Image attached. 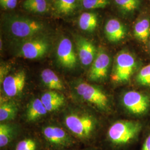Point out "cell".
Listing matches in <instances>:
<instances>
[{"instance_id": "6da1fadb", "label": "cell", "mask_w": 150, "mask_h": 150, "mask_svg": "<svg viewBox=\"0 0 150 150\" xmlns=\"http://www.w3.org/2000/svg\"><path fill=\"white\" fill-rule=\"evenodd\" d=\"M142 124L131 120L115 122L107 130L105 142L108 150H126L139 138Z\"/></svg>"}, {"instance_id": "7a4b0ae2", "label": "cell", "mask_w": 150, "mask_h": 150, "mask_svg": "<svg viewBox=\"0 0 150 150\" xmlns=\"http://www.w3.org/2000/svg\"><path fill=\"white\" fill-rule=\"evenodd\" d=\"M66 128L79 142L92 146L96 136L97 121L88 113L74 111L65 116Z\"/></svg>"}, {"instance_id": "3957f363", "label": "cell", "mask_w": 150, "mask_h": 150, "mask_svg": "<svg viewBox=\"0 0 150 150\" xmlns=\"http://www.w3.org/2000/svg\"><path fill=\"white\" fill-rule=\"evenodd\" d=\"M6 31L11 37L25 40L40 35L45 30L43 22L21 16H7L4 21Z\"/></svg>"}, {"instance_id": "277c9868", "label": "cell", "mask_w": 150, "mask_h": 150, "mask_svg": "<svg viewBox=\"0 0 150 150\" xmlns=\"http://www.w3.org/2000/svg\"><path fill=\"white\" fill-rule=\"evenodd\" d=\"M41 136L45 148L51 150H75L79 142L64 129L55 126L43 127Z\"/></svg>"}, {"instance_id": "5b68a950", "label": "cell", "mask_w": 150, "mask_h": 150, "mask_svg": "<svg viewBox=\"0 0 150 150\" xmlns=\"http://www.w3.org/2000/svg\"><path fill=\"white\" fill-rule=\"evenodd\" d=\"M137 63L134 56L127 51H121L115 59L111 80L117 83L127 82L134 74Z\"/></svg>"}, {"instance_id": "8992f818", "label": "cell", "mask_w": 150, "mask_h": 150, "mask_svg": "<svg viewBox=\"0 0 150 150\" xmlns=\"http://www.w3.org/2000/svg\"><path fill=\"white\" fill-rule=\"evenodd\" d=\"M50 47L51 43L47 38L38 35L22 40L19 46L18 54L27 59H38L47 54Z\"/></svg>"}, {"instance_id": "52a82bcc", "label": "cell", "mask_w": 150, "mask_h": 150, "mask_svg": "<svg viewBox=\"0 0 150 150\" xmlns=\"http://www.w3.org/2000/svg\"><path fill=\"white\" fill-rule=\"evenodd\" d=\"M76 90L83 101L101 110L106 111L108 109V97L101 88L85 82H81L77 85Z\"/></svg>"}, {"instance_id": "ba28073f", "label": "cell", "mask_w": 150, "mask_h": 150, "mask_svg": "<svg viewBox=\"0 0 150 150\" xmlns=\"http://www.w3.org/2000/svg\"><path fill=\"white\" fill-rule=\"evenodd\" d=\"M122 102L129 112L135 115H142L147 112L150 107V98L138 91H129L123 95Z\"/></svg>"}, {"instance_id": "9c48e42d", "label": "cell", "mask_w": 150, "mask_h": 150, "mask_svg": "<svg viewBox=\"0 0 150 150\" xmlns=\"http://www.w3.org/2000/svg\"><path fill=\"white\" fill-rule=\"evenodd\" d=\"M111 59L103 50L99 49L88 72V79L92 81H101L107 77Z\"/></svg>"}, {"instance_id": "30bf717a", "label": "cell", "mask_w": 150, "mask_h": 150, "mask_svg": "<svg viewBox=\"0 0 150 150\" xmlns=\"http://www.w3.org/2000/svg\"><path fill=\"white\" fill-rule=\"evenodd\" d=\"M56 55L58 62L64 69H72L76 67L77 57L73 44L69 38H63L59 41Z\"/></svg>"}, {"instance_id": "8fae6325", "label": "cell", "mask_w": 150, "mask_h": 150, "mask_svg": "<svg viewBox=\"0 0 150 150\" xmlns=\"http://www.w3.org/2000/svg\"><path fill=\"white\" fill-rule=\"evenodd\" d=\"M26 81V72L23 70L7 75L2 82L3 90L6 95L10 97L20 95L25 88Z\"/></svg>"}, {"instance_id": "7c38bea8", "label": "cell", "mask_w": 150, "mask_h": 150, "mask_svg": "<svg viewBox=\"0 0 150 150\" xmlns=\"http://www.w3.org/2000/svg\"><path fill=\"white\" fill-rule=\"evenodd\" d=\"M76 45L81 64L85 66L92 64L97 54L94 44L86 38L78 37Z\"/></svg>"}, {"instance_id": "4fadbf2b", "label": "cell", "mask_w": 150, "mask_h": 150, "mask_svg": "<svg viewBox=\"0 0 150 150\" xmlns=\"http://www.w3.org/2000/svg\"><path fill=\"white\" fill-rule=\"evenodd\" d=\"M105 32L107 40L110 42H118L126 35V28L117 19L109 20L105 26Z\"/></svg>"}, {"instance_id": "5bb4252c", "label": "cell", "mask_w": 150, "mask_h": 150, "mask_svg": "<svg viewBox=\"0 0 150 150\" xmlns=\"http://www.w3.org/2000/svg\"><path fill=\"white\" fill-rule=\"evenodd\" d=\"M40 99L48 112L58 110L65 102L64 97L54 90L46 92L41 96Z\"/></svg>"}, {"instance_id": "9a60e30c", "label": "cell", "mask_w": 150, "mask_h": 150, "mask_svg": "<svg viewBox=\"0 0 150 150\" xmlns=\"http://www.w3.org/2000/svg\"><path fill=\"white\" fill-rule=\"evenodd\" d=\"M18 137V132L13 126L6 123L0 125L1 149L8 148Z\"/></svg>"}, {"instance_id": "2e32d148", "label": "cell", "mask_w": 150, "mask_h": 150, "mask_svg": "<svg viewBox=\"0 0 150 150\" xmlns=\"http://www.w3.org/2000/svg\"><path fill=\"white\" fill-rule=\"evenodd\" d=\"M42 143L35 137L26 136L20 139L18 137L9 147L12 148L11 150H41Z\"/></svg>"}, {"instance_id": "e0dca14e", "label": "cell", "mask_w": 150, "mask_h": 150, "mask_svg": "<svg viewBox=\"0 0 150 150\" xmlns=\"http://www.w3.org/2000/svg\"><path fill=\"white\" fill-rule=\"evenodd\" d=\"M40 98H35L30 102L27 107L26 117L27 121L33 122L42 117L47 113Z\"/></svg>"}, {"instance_id": "ac0fdd59", "label": "cell", "mask_w": 150, "mask_h": 150, "mask_svg": "<svg viewBox=\"0 0 150 150\" xmlns=\"http://www.w3.org/2000/svg\"><path fill=\"white\" fill-rule=\"evenodd\" d=\"M41 80L45 86L54 91H62L64 90V84L61 80L52 70L46 69L41 73Z\"/></svg>"}, {"instance_id": "d6986e66", "label": "cell", "mask_w": 150, "mask_h": 150, "mask_svg": "<svg viewBox=\"0 0 150 150\" xmlns=\"http://www.w3.org/2000/svg\"><path fill=\"white\" fill-rule=\"evenodd\" d=\"M97 24V16L93 12H84L79 17V27L84 31L93 32L96 28Z\"/></svg>"}, {"instance_id": "ffe728a7", "label": "cell", "mask_w": 150, "mask_h": 150, "mask_svg": "<svg viewBox=\"0 0 150 150\" xmlns=\"http://www.w3.org/2000/svg\"><path fill=\"white\" fill-rule=\"evenodd\" d=\"M78 0H54V8L60 15H69L74 13L77 7Z\"/></svg>"}, {"instance_id": "44dd1931", "label": "cell", "mask_w": 150, "mask_h": 150, "mask_svg": "<svg viewBox=\"0 0 150 150\" xmlns=\"http://www.w3.org/2000/svg\"><path fill=\"white\" fill-rule=\"evenodd\" d=\"M18 112V107L12 101H1L0 121H9L15 118Z\"/></svg>"}, {"instance_id": "7402d4cb", "label": "cell", "mask_w": 150, "mask_h": 150, "mask_svg": "<svg viewBox=\"0 0 150 150\" xmlns=\"http://www.w3.org/2000/svg\"><path fill=\"white\" fill-rule=\"evenodd\" d=\"M135 38L142 42H146L150 35V21L149 19L143 18L137 22L134 25Z\"/></svg>"}, {"instance_id": "603a6c76", "label": "cell", "mask_w": 150, "mask_h": 150, "mask_svg": "<svg viewBox=\"0 0 150 150\" xmlns=\"http://www.w3.org/2000/svg\"><path fill=\"white\" fill-rule=\"evenodd\" d=\"M25 10L37 13H45L48 11L46 0H25L23 3Z\"/></svg>"}, {"instance_id": "cb8c5ba5", "label": "cell", "mask_w": 150, "mask_h": 150, "mask_svg": "<svg viewBox=\"0 0 150 150\" xmlns=\"http://www.w3.org/2000/svg\"><path fill=\"white\" fill-rule=\"evenodd\" d=\"M115 2L122 11L126 12L135 11L140 5V0H115Z\"/></svg>"}, {"instance_id": "d4e9b609", "label": "cell", "mask_w": 150, "mask_h": 150, "mask_svg": "<svg viewBox=\"0 0 150 150\" xmlns=\"http://www.w3.org/2000/svg\"><path fill=\"white\" fill-rule=\"evenodd\" d=\"M136 81L141 86L150 87V64L145 66L139 71Z\"/></svg>"}, {"instance_id": "484cf974", "label": "cell", "mask_w": 150, "mask_h": 150, "mask_svg": "<svg viewBox=\"0 0 150 150\" xmlns=\"http://www.w3.org/2000/svg\"><path fill=\"white\" fill-rule=\"evenodd\" d=\"M81 2L83 7L88 10L103 8L110 4L109 0H81Z\"/></svg>"}, {"instance_id": "4316f807", "label": "cell", "mask_w": 150, "mask_h": 150, "mask_svg": "<svg viewBox=\"0 0 150 150\" xmlns=\"http://www.w3.org/2000/svg\"><path fill=\"white\" fill-rule=\"evenodd\" d=\"M17 0H0V4L2 8L5 10H12L17 6Z\"/></svg>"}, {"instance_id": "83f0119b", "label": "cell", "mask_w": 150, "mask_h": 150, "mask_svg": "<svg viewBox=\"0 0 150 150\" xmlns=\"http://www.w3.org/2000/svg\"><path fill=\"white\" fill-rule=\"evenodd\" d=\"M140 150H150V132L145 136Z\"/></svg>"}, {"instance_id": "f1b7e54d", "label": "cell", "mask_w": 150, "mask_h": 150, "mask_svg": "<svg viewBox=\"0 0 150 150\" xmlns=\"http://www.w3.org/2000/svg\"><path fill=\"white\" fill-rule=\"evenodd\" d=\"M8 67L7 66H1V72H0V81L1 84L2 83L3 81L5 79L6 77L7 76V73L8 72Z\"/></svg>"}, {"instance_id": "f546056e", "label": "cell", "mask_w": 150, "mask_h": 150, "mask_svg": "<svg viewBox=\"0 0 150 150\" xmlns=\"http://www.w3.org/2000/svg\"><path fill=\"white\" fill-rule=\"evenodd\" d=\"M101 150V149L100 150V149H97L96 147H93L92 146H91V147H86V149H83V150Z\"/></svg>"}, {"instance_id": "4dcf8cb0", "label": "cell", "mask_w": 150, "mask_h": 150, "mask_svg": "<svg viewBox=\"0 0 150 150\" xmlns=\"http://www.w3.org/2000/svg\"><path fill=\"white\" fill-rule=\"evenodd\" d=\"M1 150H8V148H5V149H2Z\"/></svg>"}, {"instance_id": "1f68e13d", "label": "cell", "mask_w": 150, "mask_h": 150, "mask_svg": "<svg viewBox=\"0 0 150 150\" xmlns=\"http://www.w3.org/2000/svg\"><path fill=\"white\" fill-rule=\"evenodd\" d=\"M46 150H47V149H46Z\"/></svg>"}, {"instance_id": "d6a6232c", "label": "cell", "mask_w": 150, "mask_h": 150, "mask_svg": "<svg viewBox=\"0 0 150 150\" xmlns=\"http://www.w3.org/2000/svg\"></svg>"}]
</instances>
